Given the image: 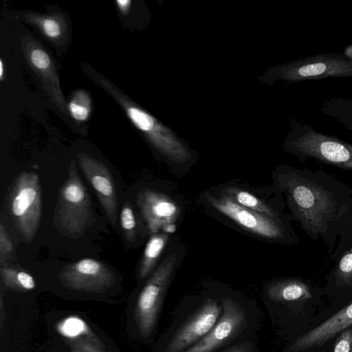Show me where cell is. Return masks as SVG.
Instances as JSON below:
<instances>
[{
	"instance_id": "d6986e66",
	"label": "cell",
	"mask_w": 352,
	"mask_h": 352,
	"mask_svg": "<svg viewBox=\"0 0 352 352\" xmlns=\"http://www.w3.org/2000/svg\"><path fill=\"white\" fill-rule=\"evenodd\" d=\"M173 234L158 232L151 234L144 248L138 270V280L144 281L155 270L171 241Z\"/></svg>"
},
{
	"instance_id": "7402d4cb",
	"label": "cell",
	"mask_w": 352,
	"mask_h": 352,
	"mask_svg": "<svg viewBox=\"0 0 352 352\" xmlns=\"http://www.w3.org/2000/svg\"><path fill=\"white\" fill-rule=\"evenodd\" d=\"M321 112L335 118L352 131V98H332L322 105Z\"/></svg>"
},
{
	"instance_id": "30bf717a",
	"label": "cell",
	"mask_w": 352,
	"mask_h": 352,
	"mask_svg": "<svg viewBox=\"0 0 352 352\" xmlns=\"http://www.w3.org/2000/svg\"><path fill=\"white\" fill-rule=\"evenodd\" d=\"M136 204L151 234H173L182 216V207L173 196L157 190L144 188L136 195Z\"/></svg>"
},
{
	"instance_id": "ffe728a7",
	"label": "cell",
	"mask_w": 352,
	"mask_h": 352,
	"mask_svg": "<svg viewBox=\"0 0 352 352\" xmlns=\"http://www.w3.org/2000/svg\"><path fill=\"white\" fill-rule=\"evenodd\" d=\"M24 16L27 21L37 26L52 41L60 43L66 38L67 25L62 16L56 14L41 15L32 13Z\"/></svg>"
},
{
	"instance_id": "277c9868",
	"label": "cell",
	"mask_w": 352,
	"mask_h": 352,
	"mask_svg": "<svg viewBox=\"0 0 352 352\" xmlns=\"http://www.w3.org/2000/svg\"><path fill=\"white\" fill-rule=\"evenodd\" d=\"M60 295L80 300L111 302L120 289V279L108 265L94 258L71 263L56 276Z\"/></svg>"
},
{
	"instance_id": "cb8c5ba5",
	"label": "cell",
	"mask_w": 352,
	"mask_h": 352,
	"mask_svg": "<svg viewBox=\"0 0 352 352\" xmlns=\"http://www.w3.org/2000/svg\"><path fill=\"white\" fill-rule=\"evenodd\" d=\"M67 111L74 120L79 122L86 121L91 111L89 94L82 89L76 91L68 102Z\"/></svg>"
},
{
	"instance_id": "5bb4252c",
	"label": "cell",
	"mask_w": 352,
	"mask_h": 352,
	"mask_svg": "<svg viewBox=\"0 0 352 352\" xmlns=\"http://www.w3.org/2000/svg\"><path fill=\"white\" fill-rule=\"evenodd\" d=\"M78 164L112 225L117 219L118 199L113 178L108 168L100 161L85 153L78 155Z\"/></svg>"
},
{
	"instance_id": "9a60e30c",
	"label": "cell",
	"mask_w": 352,
	"mask_h": 352,
	"mask_svg": "<svg viewBox=\"0 0 352 352\" xmlns=\"http://www.w3.org/2000/svg\"><path fill=\"white\" fill-rule=\"evenodd\" d=\"M23 49L30 66L43 83L52 99L60 110L67 112V106L60 91L58 77L50 54L29 36L23 38Z\"/></svg>"
},
{
	"instance_id": "7c38bea8",
	"label": "cell",
	"mask_w": 352,
	"mask_h": 352,
	"mask_svg": "<svg viewBox=\"0 0 352 352\" xmlns=\"http://www.w3.org/2000/svg\"><path fill=\"white\" fill-rule=\"evenodd\" d=\"M221 310V302L212 298L205 300L170 338L166 352H184L198 342L217 323Z\"/></svg>"
},
{
	"instance_id": "9c48e42d",
	"label": "cell",
	"mask_w": 352,
	"mask_h": 352,
	"mask_svg": "<svg viewBox=\"0 0 352 352\" xmlns=\"http://www.w3.org/2000/svg\"><path fill=\"white\" fill-rule=\"evenodd\" d=\"M100 85L120 104L132 123L148 135L156 148L164 156L171 171L177 170L183 164L186 149L179 144L170 142L161 135L155 126L153 118L107 80L98 78Z\"/></svg>"
},
{
	"instance_id": "4316f807",
	"label": "cell",
	"mask_w": 352,
	"mask_h": 352,
	"mask_svg": "<svg viewBox=\"0 0 352 352\" xmlns=\"http://www.w3.org/2000/svg\"><path fill=\"white\" fill-rule=\"evenodd\" d=\"M332 352H352V327L340 334Z\"/></svg>"
},
{
	"instance_id": "f546056e",
	"label": "cell",
	"mask_w": 352,
	"mask_h": 352,
	"mask_svg": "<svg viewBox=\"0 0 352 352\" xmlns=\"http://www.w3.org/2000/svg\"><path fill=\"white\" fill-rule=\"evenodd\" d=\"M50 345L52 346V344ZM52 346L57 351V352H95L94 351L82 348H57L54 346Z\"/></svg>"
},
{
	"instance_id": "52a82bcc",
	"label": "cell",
	"mask_w": 352,
	"mask_h": 352,
	"mask_svg": "<svg viewBox=\"0 0 352 352\" xmlns=\"http://www.w3.org/2000/svg\"><path fill=\"white\" fill-rule=\"evenodd\" d=\"M89 195L79 176L74 161L58 190L54 224L65 236L76 239L94 223Z\"/></svg>"
},
{
	"instance_id": "5b68a950",
	"label": "cell",
	"mask_w": 352,
	"mask_h": 352,
	"mask_svg": "<svg viewBox=\"0 0 352 352\" xmlns=\"http://www.w3.org/2000/svg\"><path fill=\"white\" fill-rule=\"evenodd\" d=\"M46 324L50 344L55 347L120 352L114 341L82 312L54 310L47 314Z\"/></svg>"
},
{
	"instance_id": "e0dca14e",
	"label": "cell",
	"mask_w": 352,
	"mask_h": 352,
	"mask_svg": "<svg viewBox=\"0 0 352 352\" xmlns=\"http://www.w3.org/2000/svg\"><path fill=\"white\" fill-rule=\"evenodd\" d=\"M214 188L241 206L272 218L290 219L284 211L285 204L281 197L280 200L272 203L262 198L245 185L234 182L221 184Z\"/></svg>"
},
{
	"instance_id": "8992f818",
	"label": "cell",
	"mask_w": 352,
	"mask_h": 352,
	"mask_svg": "<svg viewBox=\"0 0 352 352\" xmlns=\"http://www.w3.org/2000/svg\"><path fill=\"white\" fill-rule=\"evenodd\" d=\"M285 149L302 162L313 160L352 170V144L316 131L308 124H298L294 127Z\"/></svg>"
},
{
	"instance_id": "4dcf8cb0",
	"label": "cell",
	"mask_w": 352,
	"mask_h": 352,
	"mask_svg": "<svg viewBox=\"0 0 352 352\" xmlns=\"http://www.w3.org/2000/svg\"><path fill=\"white\" fill-rule=\"evenodd\" d=\"M3 78V63L2 60H0V78L2 80Z\"/></svg>"
},
{
	"instance_id": "8fae6325",
	"label": "cell",
	"mask_w": 352,
	"mask_h": 352,
	"mask_svg": "<svg viewBox=\"0 0 352 352\" xmlns=\"http://www.w3.org/2000/svg\"><path fill=\"white\" fill-rule=\"evenodd\" d=\"M283 74L294 81L352 77V60L344 54H316L288 65Z\"/></svg>"
},
{
	"instance_id": "7a4b0ae2",
	"label": "cell",
	"mask_w": 352,
	"mask_h": 352,
	"mask_svg": "<svg viewBox=\"0 0 352 352\" xmlns=\"http://www.w3.org/2000/svg\"><path fill=\"white\" fill-rule=\"evenodd\" d=\"M184 255L182 245L171 244L153 273L130 296L126 328L135 340L144 344L153 340L166 292Z\"/></svg>"
},
{
	"instance_id": "1f68e13d",
	"label": "cell",
	"mask_w": 352,
	"mask_h": 352,
	"mask_svg": "<svg viewBox=\"0 0 352 352\" xmlns=\"http://www.w3.org/2000/svg\"><path fill=\"white\" fill-rule=\"evenodd\" d=\"M45 352H57V351L52 346L49 344Z\"/></svg>"
},
{
	"instance_id": "603a6c76",
	"label": "cell",
	"mask_w": 352,
	"mask_h": 352,
	"mask_svg": "<svg viewBox=\"0 0 352 352\" xmlns=\"http://www.w3.org/2000/svg\"><path fill=\"white\" fill-rule=\"evenodd\" d=\"M329 279L339 287L352 288V246L336 261Z\"/></svg>"
},
{
	"instance_id": "83f0119b",
	"label": "cell",
	"mask_w": 352,
	"mask_h": 352,
	"mask_svg": "<svg viewBox=\"0 0 352 352\" xmlns=\"http://www.w3.org/2000/svg\"><path fill=\"white\" fill-rule=\"evenodd\" d=\"M222 352H254V351L250 344L242 343L228 348Z\"/></svg>"
},
{
	"instance_id": "3957f363",
	"label": "cell",
	"mask_w": 352,
	"mask_h": 352,
	"mask_svg": "<svg viewBox=\"0 0 352 352\" xmlns=\"http://www.w3.org/2000/svg\"><path fill=\"white\" fill-rule=\"evenodd\" d=\"M197 198L210 215L254 238L289 246L298 242L289 219L272 218L241 206L214 187L201 192Z\"/></svg>"
},
{
	"instance_id": "4fadbf2b",
	"label": "cell",
	"mask_w": 352,
	"mask_h": 352,
	"mask_svg": "<svg viewBox=\"0 0 352 352\" xmlns=\"http://www.w3.org/2000/svg\"><path fill=\"white\" fill-rule=\"evenodd\" d=\"M221 302L222 310L217 323L202 339L184 352H214L243 329L247 322L244 309L231 298H223Z\"/></svg>"
},
{
	"instance_id": "f1b7e54d",
	"label": "cell",
	"mask_w": 352,
	"mask_h": 352,
	"mask_svg": "<svg viewBox=\"0 0 352 352\" xmlns=\"http://www.w3.org/2000/svg\"><path fill=\"white\" fill-rule=\"evenodd\" d=\"M116 3L119 10L122 14H126L128 13L131 6V1L118 0L116 1Z\"/></svg>"
},
{
	"instance_id": "ba28073f",
	"label": "cell",
	"mask_w": 352,
	"mask_h": 352,
	"mask_svg": "<svg viewBox=\"0 0 352 352\" xmlns=\"http://www.w3.org/2000/svg\"><path fill=\"white\" fill-rule=\"evenodd\" d=\"M9 208L15 226L26 243L36 235L42 213L40 179L33 171H23L16 178Z\"/></svg>"
},
{
	"instance_id": "6da1fadb",
	"label": "cell",
	"mask_w": 352,
	"mask_h": 352,
	"mask_svg": "<svg viewBox=\"0 0 352 352\" xmlns=\"http://www.w3.org/2000/svg\"><path fill=\"white\" fill-rule=\"evenodd\" d=\"M272 179L290 219L337 261L352 246V188L325 172L287 164L276 167Z\"/></svg>"
},
{
	"instance_id": "484cf974",
	"label": "cell",
	"mask_w": 352,
	"mask_h": 352,
	"mask_svg": "<svg viewBox=\"0 0 352 352\" xmlns=\"http://www.w3.org/2000/svg\"><path fill=\"white\" fill-rule=\"evenodd\" d=\"M13 252V243L3 224H0V262L1 265L10 257Z\"/></svg>"
},
{
	"instance_id": "44dd1931",
	"label": "cell",
	"mask_w": 352,
	"mask_h": 352,
	"mask_svg": "<svg viewBox=\"0 0 352 352\" xmlns=\"http://www.w3.org/2000/svg\"><path fill=\"white\" fill-rule=\"evenodd\" d=\"M1 283L8 289L16 293L26 294L36 288V282L28 272L12 267L1 265Z\"/></svg>"
},
{
	"instance_id": "ac0fdd59",
	"label": "cell",
	"mask_w": 352,
	"mask_h": 352,
	"mask_svg": "<svg viewBox=\"0 0 352 352\" xmlns=\"http://www.w3.org/2000/svg\"><path fill=\"white\" fill-rule=\"evenodd\" d=\"M267 296L278 302H294L310 300L313 289L310 284L300 278H279L268 282L265 288Z\"/></svg>"
},
{
	"instance_id": "2e32d148",
	"label": "cell",
	"mask_w": 352,
	"mask_h": 352,
	"mask_svg": "<svg viewBox=\"0 0 352 352\" xmlns=\"http://www.w3.org/2000/svg\"><path fill=\"white\" fill-rule=\"evenodd\" d=\"M352 327V302L318 326L301 335L291 345V351L299 352L323 345Z\"/></svg>"
},
{
	"instance_id": "d4e9b609",
	"label": "cell",
	"mask_w": 352,
	"mask_h": 352,
	"mask_svg": "<svg viewBox=\"0 0 352 352\" xmlns=\"http://www.w3.org/2000/svg\"><path fill=\"white\" fill-rule=\"evenodd\" d=\"M120 220L125 238L129 241H134L137 232V222L134 211L127 202L122 206Z\"/></svg>"
}]
</instances>
